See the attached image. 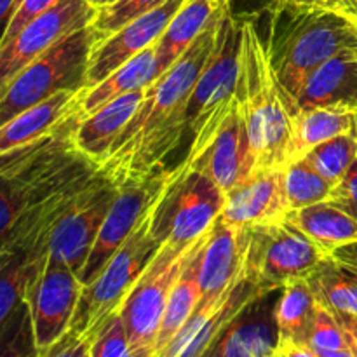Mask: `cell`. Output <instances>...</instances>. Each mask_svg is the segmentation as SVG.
Here are the masks:
<instances>
[{
    "label": "cell",
    "instance_id": "6da1fadb",
    "mask_svg": "<svg viewBox=\"0 0 357 357\" xmlns=\"http://www.w3.org/2000/svg\"><path fill=\"white\" fill-rule=\"evenodd\" d=\"M220 7L188 51L146 87L145 98L100 171L115 185L159 173L162 160L187 135V107L199 77L215 52L220 24L229 9Z\"/></svg>",
    "mask_w": 357,
    "mask_h": 357
},
{
    "label": "cell",
    "instance_id": "7a4b0ae2",
    "mask_svg": "<svg viewBox=\"0 0 357 357\" xmlns=\"http://www.w3.org/2000/svg\"><path fill=\"white\" fill-rule=\"evenodd\" d=\"M288 17L275 14L268 42L272 65L293 115L307 79L340 52L357 49V21L323 6L298 7L284 2Z\"/></svg>",
    "mask_w": 357,
    "mask_h": 357
},
{
    "label": "cell",
    "instance_id": "3957f363",
    "mask_svg": "<svg viewBox=\"0 0 357 357\" xmlns=\"http://www.w3.org/2000/svg\"><path fill=\"white\" fill-rule=\"evenodd\" d=\"M237 103L246 119L258 169L288 166L293 115L272 65L268 44L251 20H241Z\"/></svg>",
    "mask_w": 357,
    "mask_h": 357
},
{
    "label": "cell",
    "instance_id": "277c9868",
    "mask_svg": "<svg viewBox=\"0 0 357 357\" xmlns=\"http://www.w3.org/2000/svg\"><path fill=\"white\" fill-rule=\"evenodd\" d=\"M157 204L108 260L98 278L84 286L70 330L51 349L47 357H89L98 331L122 309L138 279L164 246L153 232V213Z\"/></svg>",
    "mask_w": 357,
    "mask_h": 357
},
{
    "label": "cell",
    "instance_id": "5b68a950",
    "mask_svg": "<svg viewBox=\"0 0 357 357\" xmlns=\"http://www.w3.org/2000/svg\"><path fill=\"white\" fill-rule=\"evenodd\" d=\"M241 65V20L227 9L215 52L199 77L187 107L188 152L181 164H192L209 149L236 105Z\"/></svg>",
    "mask_w": 357,
    "mask_h": 357
},
{
    "label": "cell",
    "instance_id": "8992f818",
    "mask_svg": "<svg viewBox=\"0 0 357 357\" xmlns=\"http://www.w3.org/2000/svg\"><path fill=\"white\" fill-rule=\"evenodd\" d=\"M96 44V30L89 24L28 63L0 89V124L61 91L86 89L87 68Z\"/></svg>",
    "mask_w": 357,
    "mask_h": 357
},
{
    "label": "cell",
    "instance_id": "52a82bcc",
    "mask_svg": "<svg viewBox=\"0 0 357 357\" xmlns=\"http://www.w3.org/2000/svg\"><path fill=\"white\" fill-rule=\"evenodd\" d=\"M246 236L244 278L264 293L309 278L330 257L288 218L246 227Z\"/></svg>",
    "mask_w": 357,
    "mask_h": 357
},
{
    "label": "cell",
    "instance_id": "ba28073f",
    "mask_svg": "<svg viewBox=\"0 0 357 357\" xmlns=\"http://www.w3.org/2000/svg\"><path fill=\"white\" fill-rule=\"evenodd\" d=\"M223 206L225 194L204 171L176 166L153 213V232L162 243L183 250L211 230Z\"/></svg>",
    "mask_w": 357,
    "mask_h": 357
},
{
    "label": "cell",
    "instance_id": "9c48e42d",
    "mask_svg": "<svg viewBox=\"0 0 357 357\" xmlns=\"http://www.w3.org/2000/svg\"><path fill=\"white\" fill-rule=\"evenodd\" d=\"M199 241L183 250L164 243L126 298L121 314L128 328L132 357L155 356V342L171 289L187 267Z\"/></svg>",
    "mask_w": 357,
    "mask_h": 357
},
{
    "label": "cell",
    "instance_id": "30bf717a",
    "mask_svg": "<svg viewBox=\"0 0 357 357\" xmlns=\"http://www.w3.org/2000/svg\"><path fill=\"white\" fill-rule=\"evenodd\" d=\"M82 289L79 274L68 265L45 258L35 267L24 296L35 356L47 357L51 349L65 337L79 307Z\"/></svg>",
    "mask_w": 357,
    "mask_h": 357
},
{
    "label": "cell",
    "instance_id": "8fae6325",
    "mask_svg": "<svg viewBox=\"0 0 357 357\" xmlns=\"http://www.w3.org/2000/svg\"><path fill=\"white\" fill-rule=\"evenodd\" d=\"M117 192L119 185L98 171L51 232L44 248V260L68 265L80 275Z\"/></svg>",
    "mask_w": 357,
    "mask_h": 357
},
{
    "label": "cell",
    "instance_id": "7c38bea8",
    "mask_svg": "<svg viewBox=\"0 0 357 357\" xmlns=\"http://www.w3.org/2000/svg\"><path fill=\"white\" fill-rule=\"evenodd\" d=\"M171 176H173V169L159 171L142 180L119 185L117 195L105 216L96 243L79 275L84 286L98 278L108 260L117 253L119 248L129 239L136 227L160 201L167 183L171 181Z\"/></svg>",
    "mask_w": 357,
    "mask_h": 357
},
{
    "label": "cell",
    "instance_id": "4fadbf2b",
    "mask_svg": "<svg viewBox=\"0 0 357 357\" xmlns=\"http://www.w3.org/2000/svg\"><path fill=\"white\" fill-rule=\"evenodd\" d=\"M96 16L98 9L87 0H61L31 20L13 40L0 45V89L52 45L93 24Z\"/></svg>",
    "mask_w": 357,
    "mask_h": 357
},
{
    "label": "cell",
    "instance_id": "5bb4252c",
    "mask_svg": "<svg viewBox=\"0 0 357 357\" xmlns=\"http://www.w3.org/2000/svg\"><path fill=\"white\" fill-rule=\"evenodd\" d=\"M264 291L246 278L223 293L220 298L201 300L174 340L164 349L160 357H195L206 356L216 338L230 323Z\"/></svg>",
    "mask_w": 357,
    "mask_h": 357
},
{
    "label": "cell",
    "instance_id": "9a60e30c",
    "mask_svg": "<svg viewBox=\"0 0 357 357\" xmlns=\"http://www.w3.org/2000/svg\"><path fill=\"white\" fill-rule=\"evenodd\" d=\"M185 2L187 0H167L155 10L131 21L121 30L112 33L110 37L98 42L89 59L86 89L103 82L110 73L121 68L124 63L155 44Z\"/></svg>",
    "mask_w": 357,
    "mask_h": 357
},
{
    "label": "cell",
    "instance_id": "2e32d148",
    "mask_svg": "<svg viewBox=\"0 0 357 357\" xmlns=\"http://www.w3.org/2000/svg\"><path fill=\"white\" fill-rule=\"evenodd\" d=\"M180 166L199 167L204 171L225 195L241 181L251 176L255 171H258L257 155L251 146L246 119L237 103V96L229 119L213 139L209 149L195 162L180 164Z\"/></svg>",
    "mask_w": 357,
    "mask_h": 357
},
{
    "label": "cell",
    "instance_id": "e0dca14e",
    "mask_svg": "<svg viewBox=\"0 0 357 357\" xmlns=\"http://www.w3.org/2000/svg\"><path fill=\"white\" fill-rule=\"evenodd\" d=\"M289 211L286 167H264L225 195V206L220 216L230 225L246 229L286 218Z\"/></svg>",
    "mask_w": 357,
    "mask_h": 357
},
{
    "label": "cell",
    "instance_id": "ac0fdd59",
    "mask_svg": "<svg viewBox=\"0 0 357 357\" xmlns=\"http://www.w3.org/2000/svg\"><path fill=\"white\" fill-rule=\"evenodd\" d=\"M278 291L261 293L255 298L227 330L208 349L211 357H275L278 351V324L274 307Z\"/></svg>",
    "mask_w": 357,
    "mask_h": 357
},
{
    "label": "cell",
    "instance_id": "d6986e66",
    "mask_svg": "<svg viewBox=\"0 0 357 357\" xmlns=\"http://www.w3.org/2000/svg\"><path fill=\"white\" fill-rule=\"evenodd\" d=\"M246 244V229L230 225L222 216L216 220L201 253V300L220 298L244 279Z\"/></svg>",
    "mask_w": 357,
    "mask_h": 357
},
{
    "label": "cell",
    "instance_id": "ffe728a7",
    "mask_svg": "<svg viewBox=\"0 0 357 357\" xmlns=\"http://www.w3.org/2000/svg\"><path fill=\"white\" fill-rule=\"evenodd\" d=\"M307 108L357 114V49L340 52L307 79L293 114Z\"/></svg>",
    "mask_w": 357,
    "mask_h": 357
},
{
    "label": "cell",
    "instance_id": "44dd1931",
    "mask_svg": "<svg viewBox=\"0 0 357 357\" xmlns=\"http://www.w3.org/2000/svg\"><path fill=\"white\" fill-rule=\"evenodd\" d=\"M145 93L146 89L119 96L91 115L80 119L73 131L75 149L100 167L135 117Z\"/></svg>",
    "mask_w": 357,
    "mask_h": 357
},
{
    "label": "cell",
    "instance_id": "7402d4cb",
    "mask_svg": "<svg viewBox=\"0 0 357 357\" xmlns=\"http://www.w3.org/2000/svg\"><path fill=\"white\" fill-rule=\"evenodd\" d=\"M317 303L307 278L293 279L282 286L274 307L279 335L275 357H314L309 347V331Z\"/></svg>",
    "mask_w": 357,
    "mask_h": 357
},
{
    "label": "cell",
    "instance_id": "603a6c76",
    "mask_svg": "<svg viewBox=\"0 0 357 357\" xmlns=\"http://www.w3.org/2000/svg\"><path fill=\"white\" fill-rule=\"evenodd\" d=\"M84 89H66L26 108L0 126V153L30 145L80 112Z\"/></svg>",
    "mask_w": 357,
    "mask_h": 357
},
{
    "label": "cell",
    "instance_id": "cb8c5ba5",
    "mask_svg": "<svg viewBox=\"0 0 357 357\" xmlns=\"http://www.w3.org/2000/svg\"><path fill=\"white\" fill-rule=\"evenodd\" d=\"M225 2L227 0H187L181 6L155 44L159 77L188 51Z\"/></svg>",
    "mask_w": 357,
    "mask_h": 357
},
{
    "label": "cell",
    "instance_id": "d4e9b609",
    "mask_svg": "<svg viewBox=\"0 0 357 357\" xmlns=\"http://www.w3.org/2000/svg\"><path fill=\"white\" fill-rule=\"evenodd\" d=\"M286 218L330 257L338 248L357 243V220L330 199L293 209Z\"/></svg>",
    "mask_w": 357,
    "mask_h": 357
},
{
    "label": "cell",
    "instance_id": "484cf974",
    "mask_svg": "<svg viewBox=\"0 0 357 357\" xmlns=\"http://www.w3.org/2000/svg\"><path fill=\"white\" fill-rule=\"evenodd\" d=\"M155 44L136 54L128 63H124L121 68L110 73L103 82L91 87V89H84L82 105H80L82 119L107 105L108 101L124 96V94L135 93V91L146 89L159 79Z\"/></svg>",
    "mask_w": 357,
    "mask_h": 357
},
{
    "label": "cell",
    "instance_id": "4316f807",
    "mask_svg": "<svg viewBox=\"0 0 357 357\" xmlns=\"http://www.w3.org/2000/svg\"><path fill=\"white\" fill-rule=\"evenodd\" d=\"M208 234L199 241L197 248L192 253L187 267L183 268L178 281L174 282L173 289H171L166 312H164L162 323H160L159 337H157L155 342V356L153 357H160L164 349L174 340L178 331L183 328V324L187 323L188 317L194 314L199 302H201L202 291L201 281H199V271H201V253L206 239H208Z\"/></svg>",
    "mask_w": 357,
    "mask_h": 357
},
{
    "label": "cell",
    "instance_id": "83f0119b",
    "mask_svg": "<svg viewBox=\"0 0 357 357\" xmlns=\"http://www.w3.org/2000/svg\"><path fill=\"white\" fill-rule=\"evenodd\" d=\"M356 129V114L330 110V108H307L293 114L291 142L288 164L302 159L307 152L326 139ZM288 167V166H286Z\"/></svg>",
    "mask_w": 357,
    "mask_h": 357
},
{
    "label": "cell",
    "instance_id": "f1b7e54d",
    "mask_svg": "<svg viewBox=\"0 0 357 357\" xmlns=\"http://www.w3.org/2000/svg\"><path fill=\"white\" fill-rule=\"evenodd\" d=\"M307 279L321 305L357 316V275L340 261L328 257Z\"/></svg>",
    "mask_w": 357,
    "mask_h": 357
},
{
    "label": "cell",
    "instance_id": "f546056e",
    "mask_svg": "<svg viewBox=\"0 0 357 357\" xmlns=\"http://www.w3.org/2000/svg\"><path fill=\"white\" fill-rule=\"evenodd\" d=\"M337 187L357 159L356 131L344 132L314 146L302 157Z\"/></svg>",
    "mask_w": 357,
    "mask_h": 357
},
{
    "label": "cell",
    "instance_id": "4dcf8cb0",
    "mask_svg": "<svg viewBox=\"0 0 357 357\" xmlns=\"http://www.w3.org/2000/svg\"><path fill=\"white\" fill-rule=\"evenodd\" d=\"M333 188L335 185L305 159L295 160L286 167V194L291 211L328 201Z\"/></svg>",
    "mask_w": 357,
    "mask_h": 357
},
{
    "label": "cell",
    "instance_id": "1f68e13d",
    "mask_svg": "<svg viewBox=\"0 0 357 357\" xmlns=\"http://www.w3.org/2000/svg\"><path fill=\"white\" fill-rule=\"evenodd\" d=\"M309 347L314 357H356L335 314L321 303L309 331Z\"/></svg>",
    "mask_w": 357,
    "mask_h": 357
},
{
    "label": "cell",
    "instance_id": "d6a6232c",
    "mask_svg": "<svg viewBox=\"0 0 357 357\" xmlns=\"http://www.w3.org/2000/svg\"><path fill=\"white\" fill-rule=\"evenodd\" d=\"M167 0H115L114 3L98 9V16L93 26L96 30L98 42L110 37L131 21L152 13Z\"/></svg>",
    "mask_w": 357,
    "mask_h": 357
},
{
    "label": "cell",
    "instance_id": "836d02e7",
    "mask_svg": "<svg viewBox=\"0 0 357 357\" xmlns=\"http://www.w3.org/2000/svg\"><path fill=\"white\" fill-rule=\"evenodd\" d=\"M89 357H132L128 328L121 310L101 326L91 345Z\"/></svg>",
    "mask_w": 357,
    "mask_h": 357
},
{
    "label": "cell",
    "instance_id": "e575fe53",
    "mask_svg": "<svg viewBox=\"0 0 357 357\" xmlns=\"http://www.w3.org/2000/svg\"><path fill=\"white\" fill-rule=\"evenodd\" d=\"M58 2H61V0H16L13 6V10H10L9 23H7L2 30L0 45L13 40V38L20 33V30H23L31 20H35V17L40 16L42 13H45L47 9L54 7Z\"/></svg>",
    "mask_w": 357,
    "mask_h": 357
},
{
    "label": "cell",
    "instance_id": "d590c367",
    "mask_svg": "<svg viewBox=\"0 0 357 357\" xmlns=\"http://www.w3.org/2000/svg\"><path fill=\"white\" fill-rule=\"evenodd\" d=\"M330 201L344 208L357 220V159L349 169V173L344 176V180L333 188Z\"/></svg>",
    "mask_w": 357,
    "mask_h": 357
},
{
    "label": "cell",
    "instance_id": "8d00e7d4",
    "mask_svg": "<svg viewBox=\"0 0 357 357\" xmlns=\"http://www.w3.org/2000/svg\"><path fill=\"white\" fill-rule=\"evenodd\" d=\"M331 312L335 314V317H337L338 323H340L342 330L347 335L349 344H351L354 356L357 357V316H354V314L340 312V310H331Z\"/></svg>",
    "mask_w": 357,
    "mask_h": 357
},
{
    "label": "cell",
    "instance_id": "74e56055",
    "mask_svg": "<svg viewBox=\"0 0 357 357\" xmlns=\"http://www.w3.org/2000/svg\"><path fill=\"white\" fill-rule=\"evenodd\" d=\"M331 257L340 261L344 267H347L352 274L357 275V243L345 244V246L338 248Z\"/></svg>",
    "mask_w": 357,
    "mask_h": 357
},
{
    "label": "cell",
    "instance_id": "f35d334b",
    "mask_svg": "<svg viewBox=\"0 0 357 357\" xmlns=\"http://www.w3.org/2000/svg\"><path fill=\"white\" fill-rule=\"evenodd\" d=\"M323 7H328V9L338 10V13L345 14L351 20L357 21V0H324L321 3Z\"/></svg>",
    "mask_w": 357,
    "mask_h": 357
},
{
    "label": "cell",
    "instance_id": "ab89813d",
    "mask_svg": "<svg viewBox=\"0 0 357 357\" xmlns=\"http://www.w3.org/2000/svg\"><path fill=\"white\" fill-rule=\"evenodd\" d=\"M16 0H0V17H2V26H6L9 23L10 10H13V6Z\"/></svg>",
    "mask_w": 357,
    "mask_h": 357
},
{
    "label": "cell",
    "instance_id": "60d3db41",
    "mask_svg": "<svg viewBox=\"0 0 357 357\" xmlns=\"http://www.w3.org/2000/svg\"><path fill=\"white\" fill-rule=\"evenodd\" d=\"M288 3H293V6L298 7H309V6H316L317 0H286Z\"/></svg>",
    "mask_w": 357,
    "mask_h": 357
},
{
    "label": "cell",
    "instance_id": "b9f144b4",
    "mask_svg": "<svg viewBox=\"0 0 357 357\" xmlns=\"http://www.w3.org/2000/svg\"><path fill=\"white\" fill-rule=\"evenodd\" d=\"M87 2L93 3L96 9H101V7H107V6H110V3H114L115 0H87Z\"/></svg>",
    "mask_w": 357,
    "mask_h": 357
},
{
    "label": "cell",
    "instance_id": "7bdbcfd3",
    "mask_svg": "<svg viewBox=\"0 0 357 357\" xmlns=\"http://www.w3.org/2000/svg\"><path fill=\"white\" fill-rule=\"evenodd\" d=\"M236 2H244V0H229V6H230V7H232V6H234V3H236Z\"/></svg>",
    "mask_w": 357,
    "mask_h": 357
},
{
    "label": "cell",
    "instance_id": "ee69618b",
    "mask_svg": "<svg viewBox=\"0 0 357 357\" xmlns=\"http://www.w3.org/2000/svg\"><path fill=\"white\" fill-rule=\"evenodd\" d=\"M324 2V0H317V3H316V6H321V3H323Z\"/></svg>",
    "mask_w": 357,
    "mask_h": 357
},
{
    "label": "cell",
    "instance_id": "f6af8a7d",
    "mask_svg": "<svg viewBox=\"0 0 357 357\" xmlns=\"http://www.w3.org/2000/svg\"><path fill=\"white\" fill-rule=\"evenodd\" d=\"M354 131H356V135H357V114H356V129H354Z\"/></svg>",
    "mask_w": 357,
    "mask_h": 357
}]
</instances>
